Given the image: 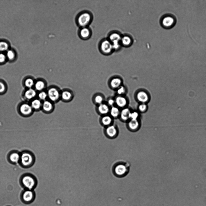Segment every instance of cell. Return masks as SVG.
<instances>
[{
    "mask_svg": "<svg viewBox=\"0 0 206 206\" xmlns=\"http://www.w3.org/2000/svg\"><path fill=\"white\" fill-rule=\"evenodd\" d=\"M93 18V15L88 11L84 10L80 12L76 18L77 25L80 28L88 27Z\"/></svg>",
    "mask_w": 206,
    "mask_h": 206,
    "instance_id": "6da1fadb",
    "label": "cell"
},
{
    "mask_svg": "<svg viewBox=\"0 0 206 206\" xmlns=\"http://www.w3.org/2000/svg\"><path fill=\"white\" fill-rule=\"evenodd\" d=\"M34 161V156L30 152H24L21 155L20 161L22 165L24 167L31 166L33 164Z\"/></svg>",
    "mask_w": 206,
    "mask_h": 206,
    "instance_id": "7a4b0ae2",
    "label": "cell"
},
{
    "mask_svg": "<svg viewBox=\"0 0 206 206\" xmlns=\"http://www.w3.org/2000/svg\"><path fill=\"white\" fill-rule=\"evenodd\" d=\"M47 92L49 100L53 103L56 102L60 99L61 92L58 88L51 87L48 89Z\"/></svg>",
    "mask_w": 206,
    "mask_h": 206,
    "instance_id": "3957f363",
    "label": "cell"
},
{
    "mask_svg": "<svg viewBox=\"0 0 206 206\" xmlns=\"http://www.w3.org/2000/svg\"><path fill=\"white\" fill-rule=\"evenodd\" d=\"M99 49L103 54H109L113 49L112 43L108 39H103L99 44Z\"/></svg>",
    "mask_w": 206,
    "mask_h": 206,
    "instance_id": "277c9868",
    "label": "cell"
},
{
    "mask_svg": "<svg viewBox=\"0 0 206 206\" xmlns=\"http://www.w3.org/2000/svg\"><path fill=\"white\" fill-rule=\"evenodd\" d=\"M22 184L24 187L28 189H32L36 184V179L31 175H26L22 179Z\"/></svg>",
    "mask_w": 206,
    "mask_h": 206,
    "instance_id": "5b68a950",
    "label": "cell"
},
{
    "mask_svg": "<svg viewBox=\"0 0 206 206\" xmlns=\"http://www.w3.org/2000/svg\"><path fill=\"white\" fill-rule=\"evenodd\" d=\"M78 35L81 39L87 40L91 37L92 32L91 29L88 27L80 28L78 30Z\"/></svg>",
    "mask_w": 206,
    "mask_h": 206,
    "instance_id": "8992f818",
    "label": "cell"
},
{
    "mask_svg": "<svg viewBox=\"0 0 206 206\" xmlns=\"http://www.w3.org/2000/svg\"><path fill=\"white\" fill-rule=\"evenodd\" d=\"M19 110L20 112L23 115L27 116L32 113L33 109L31 105L24 103L21 105Z\"/></svg>",
    "mask_w": 206,
    "mask_h": 206,
    "instance_id": "52a82bcc",
    "label": "cell"
},
{
    "mask_svg": "<svg viewBox=\"0 0 206 206\" xmlns=\"http://www.w3.org/2000/svg\"><path fill=\"white\" fill-rule=\"evenodd\" d=\"M42 108L44 112L46 113H51L54 109V103L49 100H45L42 103Z\"/></svg>",
    "mask_w": 206,
    "mask_h": 206,
    "instance_id": "ba28073f",
    "label": "cell"
},
{
    "mask_svg": "<svg viewBox=\"0 0 206 206\" xmlns=\"http://www.w3.org/2000/svg\"><path fill=\"white\" fill-rule=\"evenodd\" d=\"M73 97V94L70 90H65L61 92L60 99L64 102H70L72 100Z\"/></svg>",
    "mask_w": 206,
    "mask_h": 206,
    "instance_id": "9c48e42d",
    "label": "cell"
},
{
    "mask_svg": "<svg viewBox=\"0 0 206 206\" xmlns=\"http://www.w3.org/2000/svg\"><path fill=\"white\" fill-rule=\"evenodd\" d=\"M174 19L171 16H167L164 17L162 20V24L165 28H170L175 24Z\"/></svg>",
    "mask_w": 206,
    "mask_h": 206,
    "instance_id": "30bf717a",
    "label": "cell"
},
{
    "mask_svg": "<svg viewBox=\"0 0 206 206\" xmlns=\"http://www.w3.org/2000/svg\"><path fill=\"white\" fill-rule=\"evenodd\" d=\"M137 100L142 103H145L148 101L149 96L147 93L143 91H139L137 95Z\"/></svg>",
    "mask_w": 206,
    "mask_h": 206,
    "instance_id": "8fae6325",
    "label": "cell"
},
{
    "mask_svg": "<svg viewBox=\"0 0 206 206\" xmlns=\"http://www.w3.org/2000/svg\"><path fill=\"white\" fill-rule=\"evenodd\" d=\"M97 110L100 114L104 115H106L110 111L108 105L103 103L98 105Z\"/></svg>",
    "mask_w": 206,
    "mask_h": 206,
    "instance_id": "7c38bea8",
    "label": "cell"
},
{
    "mask_svg": "<svg viewBox=\"0 0 206 206\" xmlns=\"http://www.w3.org/2000/svg\"><path fill=\"white\" fill-rule=\"evenodd\" d=\"M115 103L120 108H124L127 104L126 98L121 95L117 97L115 100Z\"/></svg>",
    "mask_w": 206,
    "mask_h": 206,
    "instance_id": "4fadbf2b",
    "label": "cell"
},
{
    "mask_svg": "<svg viewBox=\"0 0 206 206\" xmlns=\"http://www.w3.org/2000/svg\"><path fill=\"white\" fill-rule=\"evenodd\" d=\"M105 133L107 135L110 137H112L117 135V131L115 126L113 125L110 126L106 128Z\"/></svg>",
    "mask_w": 206,
    "mask_h": 206,
    "instance_id": "5bb4252c",
    "label": "cell"
},
{
    "mask_svg": "<svg viewBox=\"0 0 206 206\" xmlns=\"http://www.w3.org/2000/svg\"><path fill=\"white\" fill-rule=\"evenodd\" d=\"M131 111L128 108H125L121 111L120 115L121 118L124 121H126L130 119Z\"/></svg>",
    "mask_w": 206,
    "mask_h": 206,
    "instance_id": "9a60e30c",
    "label": "cell"
},
{
    "mask_svg": "<svg viewBox=\"0 0 206 206\" xmlns=\"http://www.w3.org/2000/svg\"><path fill=\"white\" fill-rule=\"evenodd\" d=\"M126 167L123 165H119L115 168V171L118 175L121 176L125 174L127 171Z\"/></svg>",
    "mask_w": 206,
    "mask_h": 206,
    "instance_id": "2e32d148",
    "label": "cell"
},
{
    "mask_svg": "<svg viewBox=\"0 0 206 206\" xmlns=\"http://www.w3.org/2000/svg\"><path fill=\"white\" fill-rule=\"evenodd\" d=\"M37 95L35 90L32 88H29L25 93V96L28 100H32L35 98Z\"/></svg>",
    "mask_w": 206,
    "mask_h": 206,
    "instance_id": "e0dca14e",
    "label": "cell"
},
{
    "mask_svg": "<svg viewBox=\"0 0 206 206\" xmlns=\"http://www.w3.org/2000/svg\"><path fill=\"white\" fill-rule=\"evenodd\" d=\"M120 35L117 33H114L110 35L109 40L112 43L120 42L121 39Z\"/></svg>",
    "mask_w": 206,
    "mask_h": 206,
    "instance_id": "ac0fdd59",
    "label": "cell"
},
{
    "mask_svg": "<svg viewBox=\"0 0 206 206\" xmlns=\"http://www.w3.org/2000/svg\"><path fill=\"white\" fill-rule=\"evenodd\" d=\"M42 103L39 99H35L31 102V105L33 109L37 110L42 108Z\"/></svg>",
    "mask_w": 206,
    "mask_h": 206,
    "instance_id": "d6986e66",
    "label": "cell"
},
{
    "mask_svg": "<svg viewBox=\"0 0 206 206\" xmlns=\"http://www.w3.org/2000/svg\"><path fill=\"white\" fill-rule=\"evenodd\" d=\"M20 156L17 152H13L10 156V161L12 163H17L20 161Z\"/></svg>",
    "mask_w": 206,
    "mask_h": 206,
    "instance_id": "ffe728a7",
    "label": "cell"
},
{
    "mask_svg": "<svg viewBox=\"0 0 206 206\" xmlns=\"http://www.w3.org/2000/svg\"><path fill=\"white\" fill-rule=\"evenodd\" d=\"M35 88L37 91H43L46 87V83L43 81L40 80L37 81L35 84Z\"/></svg>",
    "mask_w": 206,
    "mask_h": 206,
    "instance_id": "44dd1931",
    "label": "cell"
},
{
    "mask_svg": "<svg viewBox=\"0 0 206 206\" xmlns=\"http://www.w3.org/2000/svg\"><path fill=\"white\" fill-rule=\"evenodd\" d=\"M139 123L138 120H131L128 124L129 127L132 130H135L139 126Z\"/></svg>",
    "mask_w": 206,
    "mask_h": 206,
    "instance_id": "7402d4cb",
    "label": "cell"
},
{
    "mask_svg": "<svg viewBox=\"0 0 206 206\" xmlns=\"http://www.w3.org/2000/svg\"><path fill=\"white\" fill-rule=\"evenodd\" d=\"M121 80L120 79L118 78H114L111 81L110 85L113 88H118L121 86Z\"/></svg>",
    "mask_w": 206,
    "mask_h": 206,
    "instance_id": "603a6c76",
    "label": "cell"
},
{
    "mask_svg": "<svg viewBox=\"0 0 206 206\" xmlns=\"http://www.w3.org/2000/svg\"><path fill=\"white\" fill-rule=\"evenodd\" d=\"M112 122V119L111 116L108 115H105L101 119L102 124L105 126H109Z\"/></svg>",
    "mask_w": 206,
    "mask_h": 206,
    "instance_id": "cb8c5ba5",
    "label": "cell"
},
{
    "mask_svg": "<svg viewBox=\"0 0 206 206\" xmlns=\"http://www.w3.org/2000/svg\"><path fill=\"white\" fill-rule=\"evenodd\" d=\"M33 192L30 190L26 191L24 192L23 196L24 200L26 202L31 201L33 199Z\"/></svg>",
    "mask_w": 206,
    "mask_h": 206,
    "instance_id": "d4e9b609",
    "label": "cell"
},
{
    "mask_svg": "<svg viewBox=\"0 0 206 206\" xmlns=\"http://www.w3.org/2000/svg\"><path fill=\"white\" fill-rule=\"evenodd\" d=\"M111 116L114 118L118 117L120 115L119 109L116 106H112L110 110Z\"/></svg>",
    "mask_w": 206,
    "mask_h": 206,
    "instance_id": "484cf974",
    "label": "cell"
},
{
    "mask_svg": "<svg viewBox=\"0 0 206 206\" xmlns=\"http://www.w3.org/2000/svg\"><path fill=\"white\" fill-rule=\"evenodd\" d=\"M121 41L124 46H128L131 44L132 40L130 37L126 36L121 37Z\"/></svg>",
    "mask_w": 206,
    "mask_h": 206,
    "instance_id": "4316f807",
    "label": "cell"
},
{
    "mask_svg": "<svg viewBox=\"0 0 206 206\" xmlns=\"http://www.w3.org/2000/svg\"><path fill=\"white\" fill-rule=\"evenodd\" d=\"M94 103L98 105L103 103L104 98L101 95L97 94L94 96Z\"/></svg>",
    "mask_w": 206,
    "mask_h": 206,
    "instance_id": "83f0119b",
    "label": "cell"
},
{
    "mask_svg": "<svg viewBox=\"0 0 206 206\" xmlns=\"http://www.w3.org/2000/svg\"><path fill=\"white\" fill-rule=\"evenodd\" d=\"M38 97L40 100L44 101L46 100L47 98L48 97L47 92L44 91H40L38 94Z\"/></svg>",
    "mask_w": 206,
    "mask_h": 206,
    "instance_id": "f1b7e54d",
    "label": "cell"
},
{
    "mask_svg": "<svg viewBox=\"0 0 206 206\" xmlns=\"http://www.w3.org/2000/svg\"><path fill=\"white\" fill-rule=\"evenodd\" d=\"M25 84L26 87L30 88L35 85L34 80L32 79L28 78L26 80Z\"/></svg>",
    "mask_w": 206,
    "mask_h": 206,
    "instance_id": "f546056e",
    "label": "cell"
},
{
    "mask_svg": "<svg viewBox=\"0 0 206 206\" xmlns=\"http://www.w3.org/2000/svg\"><path fill=\"white\" fill-rule=\"evenodd\" d=\"M8 48L9 45L7 43L4 41L0 42V51H6Z\"/></svg>",
    "mask_w": 206,
    "mask_h": 206,
    "instance_id": "4dcf8cb0",
    "label": "cell"
},
{
    "mask_svg": "<svg viewBox=\"0 0 206 206\" xmlns=\"http://www.w3.org/2000/svg\"><path fill=\"white\" fill-rule=\"evenodd\" d=\"M139 116V113L136 111L131 112L130 119L131 120H138Z\"/></svg>",
    "mask_w": 206,
    "mask_h": 206,
    "instance_id": "1f68e13d",
    "label": "cell"
},
{
    "mask_svg": "<svg viewBox=\"0 0 206 206\" xmlns=\"http://www.w3.org/2000/svg\"><path fill=\"white\" fill-rule=\"evenodd\" d=\"M7 56L9 59L12 60L15 57V53L12 50H9L7 52Z\"/></svg>",
    "mask_w": 206,
    "mask_h": 206,
    "instance_id": "d6a6232c",
    "label": "cell"
},
{
    "mask_svg": "<svg viewBox=\"0 0 206 206\" xmlns=\"http://www.w3.org/2000/svg\"><path fill=\"white\" fill-rule=\"evenodd\" d=\"M147 108V105L145 103H142L139 106V109L141 112L145 111L146 110Z\"/></svg>",
    "mask_w": 206,
    "mask_h": 206,
    "instance_id": "836d02e7",
    "label": "cell"
},
{
    "mask_svg": "<svg viewBox=\"0 0 206 206\" xmlns=\"http://www.w3.org/2000/svg\"><path fill=\"white\" fill-rule=\"evenodd\" d=\"M126 92L125 88L123 86H120L118 88L117 93L118 94L121 95L124 94Z\"/></svg>",
    "mask_w": 206,
    "mask_h": 206,
    "instance_id": "e575fe53",
    "label": "cell"
},
{
    "mask_svg": "<svg viewBox=\"0 0 206 206\" xmlns=\"http://www.w3.org/2000/svg\"><path fill=\"white\" fill-rule=\"evenodd\" d=\"M6 90V86L3 83L0 82V93L4 92Z\"/></svg>",
    "mask_w": 206,
    "mask_h": 206,
    "instance_id": "d590c367",
    "label": "cell"
},
{
    "mask_svg": "<svg viewBox=\"0 0 206 206\" xmlns=\"http://www.w3.org/2000/svg\"><path fill=\"white\" fill-rule=\"evenodd\" d=\"M6 59V56L2 53H0V63H2L4 62Z\"/></svg>",
    "mask_w": 206,
    "mask_h": 206,
    "instance_id": "8d00e7d4",
    "label": "cell"
},
{
    "mask_svg": "<svg viewBox=\"0 0 206 206\" xmlns=\"http://www.w3.org/2000/svg\"><path fill=\"white\" fill-rule=\"evenodd\" d=\"M115 103V100L112 99H110L108 101V105L110 106H113Z\"/></svg>",
    "mask_w": 206,
    "mask_h": 206,
    "instance_id": "74e56055",
    "label": "cell"
}]
</instances>
